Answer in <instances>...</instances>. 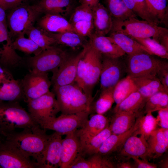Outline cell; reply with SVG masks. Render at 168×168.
Masks as SVG:
<instances>
[{
	"label": "cell",
	"instance_id": "7",
	"mask_svg": "<svg viewBox=\"0 0 168 168\" xmlns=\"http://www.w3.org/2000/svg\"><path fill=\"white\" fill-rule=\"evenodd\" d=\"M62 48L54 45L43 50L39 54L28 58L30 71L48 73L55 71L70 56Z\"/></svg>",
	"mask_w": 168,
	"mask_h": 168
},
{
	"label": "cell",
	"instance_id": "39",
	"mask_svg": "<svg viewBox=\"0 0 168 168\" xmlns=\"http://www.w3.org/2000/svg\"><path fill=\"white\" fill-rule=\"evenodd\" d=\"M168 107V92L159 91L147 99L144 107V113H152Z\"/></svg>",
	"mask_w": 168,
	"mask_h": 168
},
{
	"label": "cell",
	"instance_id": "36",
	"mask_svg": "<svg viewBox=\"0 0 168 168\" xmlns=\"http://www.w3.org/2000/svg\"><path fill=\"white\" fill-rule=\"evenodd\" d=\"M137 91L132 78L128 75L120 80L114 88L113 96L116 106L132 93Z\"/></svg>",
	"mask_w": 168,
	"mask_h": 168
},
{
	"label": "cell",
	"instance_id": "12",
	"mask_svg": "<svg viewBox=\"0 0 168 168\" xmlns=\"http://www.w3.org/2000/svg\"><path fill=\"white\" fill-rule=\"evenodd\" d=\"M21 80L24 99L26 102L36 99L49 92L52 85L48 73L30 71Z\"/></svg>",
	"mask_w": 168,
	"mask_h": 168
},
{
	"label": "cell",
	"instance_id": "54",
	"mask_svg": "<svg viewBox=\"0 0 168 168\" xmlns=\"http://www.w3.org/2000/svg\"><path fill=\"white\" fill-rule=\"evenodd\" d=\"M119 168H133V166L129 162H121L118 164L116 166Z\"/></svg>",
	"mask_w": 168,
	"mask_h": 168
},
{
	"label": "cell",
	"instance_id": "2",
	"mask_svg": "<svg viewBox=\"0 0 168 168\" xmlns=\"http://www.w3.org/2000/svg\"><path fill=\"white\" fill-rule=\"evenodd\" d=\"M102 58V55L89 43L77 65L75 82L92 101L93 88L100 79Z\"/></svg>",
	"mask_w": 168,
	"mask_h": 168
},
{
	"label": "cell",
	"instance_id": "9",
	"mask_svg": "<svg viewBox=\"0 0 168 168\" xmlns=\"http://www.w3.org/2000/svg\"><path fill=\"white\" fill-rule=\"evenodd\" d=\"M29 113L39 125L42 123L56 117L60 112L55 95L49 91L43 96L26 102Z\"/></svg>",
	"mask_w": 168,
	"mask_h": 168
},
{
	"label": "cell",
	"instance_id": "31",
	"mask_svg": "<svg viewBox=\"0 0 168 168\" xmlns=\"http://www.w3.org/2000/svg\"><path fill=\"white\" fill-rule=\"evenodd\" d=\"M112 134L109 126L97 134L88 138L80 140V155L91 156L97 153L99 147Z\"/></svg>",
	"mask_w": 168,
	"mask_h": 168
},
{
	"label": "cell",
	"instance_id": "17",
	"mask_svg": "<svg viewBox=\"0 0 168 168\" xmlns=\"http://www.w3.org/2000/svg\"><path fill=\"white\" fill-rule=\"evenodd\" d=\"M119 152L121 156L128 158L137 157L147 160L149 157L147 140L142 136L138 137L135 132L126 139Z\"/></svg>",
	"mask_w": 168,
	"mask_h": 168
},
{
	"label": "cell",
	"instance_id": "49",
	"mask_svg": "<svg viewBox=\"0 0 168 168\" xmlns=\"http://www.w3.org/2000/svg\"><path fill=\"white\" fill-rule=\"evenodd\" d=\"M14 79L7 67L0 64V83L8 82Z\"/></svg>",
	"mask_w": 168,
	"mask_h": 168
},
{
	"label": "cell",
	"instance_id": "33",
	"mask_svg": "<svg viewBox=\"0 0 168 168\" xmlns=\"http://www.w3.org/2000/svg\"><path fill=\"white\" fill-rule=\"evenodd\" d=\"M148 99L144 97L137 91L134 92L115 106L114 113L120 112H140L144 108Z\"/></svg>",
	"mask_w": 168,
	"mask_h": 168
},
{
	"label": "cell",
	"instance_id": "50",
	"mask_svg": "<svg viewBox=\"0 0 168 168\" xmlns=\"http://www.w3.org/2000/svg\"><path fill=\"white\" fill-rule=\"evenodd\" d=\"M127 7L138 16L144 20L143 15L133 0H123Z\"/></svg>",
	"mask_w": 168,
	"mask_h": 168
},
{
	"label": "cell",
	"instance_id": "37",
	"mask_svg": "<svg viewBox=\"0 0 168 168\" xmlns=\"http://www.w3.org/2000/svg\"><path fill=\"white\" fill-rule=\"evenodd\" d=\"M152 113H147L145 115L141 114L137 119L138 128L135 133L143 136L147 140L151 133L156 129L158 124L157 118Z\"/></svg>",
	"mask_w": 168,
	"mask_h": 168
},
{
	"label": "cell",
	"instance_id": "24",
	"mask_svg": "<svg viewBox=\"0 0 168 168\" xmlns=\"http://www.w3.org/2000/svg\"><path fill=\"white\" fill-rule=\"evenodd\" d=\"M138 128L137 119L134 125L129 130L123 133H112L103 142L96 153L106 156L119 151L126 139L136 130Z\"/></svg>",
	"mask_w": 168,
	"mask_h": 168
},
{
	"label": "cell",
	"instance_id": "1",
	"mask_svg": "<svg viewBox=\"0 0 168 168\" xmlns=\"http://www.w3.org/2000/svg\"><path fill=\"white\" fill-rule=\"evenodd\" d=\"M0 134L26 156L32 157L39 166L50 135L46 134L45 129L37 124L23 129L21 131L14 130Z\"/></svg>",
	"mask_w": 168,
	"mask_h": 168
},
{
	"label": "cell",
	"instance_id": "46",
	"mask_svg": "<svg viewBox=\"0 0 168 168\" xmlns=\"http://www.w3.org/2000/svg\"><path fill=\"white\" fill-rule=\"evenodd\" d=\"M156 76L165 91L168 92V64L167 63L159 71Z\"/></svg>",
	"mask_w": 168,
	"mask_h": 168
},
{
	"label": "cell",
	"instance_id": "27",
	"mask_svg": "<svg viewBox=\"0 0 168 168\" xmlns=\"http://www.w3.org/2000/svg\"><path fill=\"white\" fill-rule=\"evenodd\" d=\"M35 5L41 14H55L64 17L72 7L71 0H39Z\"/></svg>",
	"mask_w": 168,
	"mask_h": 168
},
{
	"label": "cell",
	"instance_id": "11",
	"mask_svg": "<svg viewBox=\"0 0 168 168\" xmlns=\"http://www.w3.org/2000/svg\"><path fill=\"white\" fill-rule=\"evenodd\" d=\"M89 113L82 112L72 114H61L58 117L49 119L39 124L44 129H50L66 135L82 127L88 119Z\"/></svg>",
	"mask_w": 168,
	"mask_h": 168
},
{
	"label": "cell",
	"instance_id": "19",
	"mask_svg": "<svg viewBox=\"0 0 168 168\" xmlns=\"http://www.w3.org/2000/svg\"><path fill=\"white\" fill-rule=\"evenodd\" d=\"M89 38L90 44L102 56L116 58L121 57L125 54L109 36L93 33Z\"/></svg>",
	"mask_w": 168,
	"mask_h": 168
},
{
	"label": "cell",
	"instance_id": "23",
	"mask_svg": "<svg viewBox=\"0 0 168 168\" xmlns=\"http://www.w3.org/2000/svg\"><path fill=\"white\" fill-rule=\"evenodd\" d=\"M131 78L137 91L147 99L158 92L166 91L156 75H148Z\"/></svg>",
	"mask_w": 168,
	"mask_h": 168
},
{
	"label": "cell",
	"instance_id": "44",
	"mask_svg": "<svg viewBox=\"0 0 168 168\" xmlns=\"http://www.w3.org/2000/svg\"><path fill=\"white\" fill-rule=\"evenodd\" d=\"M72 25L75 32L83 37H89L94 32L93 21H80Z\"/></svg>",
	"mask_w": 168,
	"mask_h": 168
},
{
	"label": "cell",
	"instance_id": "40",
	"mask_svg": "<svg viewBox=\"0 0 168 168\" xmlns=\"http://www.w3.org/2000/svg\"><path fill=\"white\" fill-rule=\"evenodd\" d=\"M12 44L15 50L28 54L37 55L43 50L32 40L28 38H26L25 35H21L16 38L13 40Z\"/></svg>",
	"mask_w": 168,
	"mask_h": 168
},
{
	"label": "cell",
	"instance_id": "8",
	"mask_svg": "<svg viewBox=\"0 0 168 168\" xmlns=\"http://www.w3.org/2000/svg\"><path fill=\"white\" fill-rule=\"evenodd\" d=\"M39 168L35 161L23 153L0 133V168Z\"/></svg>",
	"mask_w": 168,
	"mask_h": 168
},
{
	"label": "cell",
	"instance_id": "25",
	"mask_svg": "<svg viewBox=\"0 0 168 168\" xmlns=\"http://www.w3.org/2000/svg\"><path fill=\"white\" fill-rule=\"evenodd\" d=\"M110 33L109 36L113 41L128 55L142 53L152 55L145 47L129 36L115 32H111Z\"/></svg>",
	"mask_w": 168,
	"mask_h": 168
},
{
	"label": "cell",
	"instance_id": "48",
	"mask_svg": "<svg viewBox=\"0 0 168 168\" xmlns=\"http://www.w3.org/2000/svg\"><path fill=\"white\" fill-rule=\"evenodd\" d=\"M28 0H0V5L6 11L10 10L23 3Z\"/></svg>",
	"mask_w": 168,
	"mask_h": 168
},
{
	"label": "cell",
	"instance_id": "28",
	"mask_svg": "<svg viewBox=\"0 0 168 168\" xmlns=\"http://www.w3.org/2000/svg\"><path fill=\"white\" fill-rule=\"evenodd\" d=\"M44 31L55 39L57 44L62 45L73 49L80 48H83L89 43V41L86 39V37L82 36L74 31H68L55 33Z\"/></svg>",
	"mask_w": 168,
	"mask_h": 168
},
{
	"label": "cell",
	"instance_id": "52",
	"mask_svg": "<svg viewBox=\"0 0 168 168\" xmlns=\"http://www.w3.org/2000/svg\"><path fill=\"white\" fill-rule=\"evenodd\" d=\"M80 4L86 5L91 9L100 2V0H79Z\"/></svg>",
	"mask_w": 168,
	"mask_h": 168
},
{
	"label": "cell",
	"instance_id": "35",
	"mask_svg": "<svg viewBox=\"0 0 168 168\" xmlns=\"http://www.w3.org/2000/svg\"><path fill=\"white\" fill-rule=\"evenodd\" d=\"M113 20H124L137 16L126 6L123 0H104Z\"/></svg>",
	"mask_w": 168,
	"mask_h": 168
},
{
	"label": "cell",
	"instance_id": "51",
	"mask_svg": "<svg viewBox=\"0 0 168 168\" xmlns=\"http://www.w3.org/2000/svg\"><path fill=\"white\" fill-rule=\"evenodd\" d=\"M132 158L135 162L136 166L138 168H156V165L152 163L149 162L147 160L140 159L137 157H132Z\"/></svg>",
	"mask_w": 168,
	"mask_h": 168
},
{
	"label": "cell",
	"instance_id": "4",
	"mask_svg": "<svg viewBox=\"0 0 168 168\" xmlns=\"http://www.w3.org/2000/svg\"><path fill=\"white\" fill-rule=\"evenodd\" d=\"M111 32H119L130 37L152 38L160 43L165 36L168 35L166 27L131 17L124 20L113 19Z\"/></svg>",
	"mask_w": 168,
	"mask_h": 168
},
{
	"label": "cell",
	"instance_id": "34",
	"mask_svg": "<svg viewBox=\"0 0 168 168\" xmlns=\"http://www.w3.org/2000/svg\"><path fill=\"white\" fill-rule=\"evenodd\" d=\"M149 12L152 18L158 24L168 25L167 0H146Z\"/></svg>",
	"mask_w": 168,
	"mask_h": 168
},
{
	"label": "cell",
	"instance_id": "22",
	"mask_svg": "<svg viewBox=\"0 0 168 168\" xmlns=\"http://www.w3.org/2000/svg\"><path fill=\"white\" fill-rule=\"evenodd\" d=\"M109 125L107 118L103 114H96L88 119L76 133L80 140L84 139L97 134Z\"/></svg>",
	"mask_w": 168,
	"mask_h": 168
},
{
	"label": "cell",
	"instance_id": "29",
	"mask_svg": "<svg viewBox=\"0 0 168 168\" xmlns=\"http://www.w3.org/2000/svg\"><path fill=\"white\" fill-rule=\"evenodd\" d=\"M115 166L105 156L96 153L87 159L79 155L69 168H113Z\"/></svg>",
	"mask_w": 168,
	"mask_h": 168
},
{
	"label": "cell",
	"instance_id": "14",
	"mask_svg": "<svg viewBox=\"0 0 168 168\" xmlns=\"http://www.w3.org/2000/svg\"><path fill=\"white\" fill-rule=\"evenodd\" d=\"M88 44L78 53L70 55L58 69L53 72L51 81L53 87L65 86L75 82L78 62L86 52Z\"/></svg>",
	"mask_w": 168,
	"mask_h": 168
},
{
	"label": "cell",
	"instance_id": "55",
	"mask_svg": "<svg viewBox=\"0 0 168 168\" xmlns=\"http://www.w3.org/2000/svg\"><path fill=\"white\" fill-rule=\"evenodd\" d=\"M168 157H166L160 162L159 166L161 168H168Z\"/></svg>",
	"mask_w": 168,
	"mask_h": 168
},
{
	"label": "cell",
	"instance_id": "3",
	"mask_svg": "<svg viewBox=\"0 0 168 168\" xmlns=\"http://www.w3.org/2000/svg\"><path fill=\"white\" fill-rule=\"evenodd\" d=\"M62 114L82 112L90 113L92 101L75 82L67 85L53 87Z\"/></svg>",
	"mask_w": 168,
	"mask_h": 168
},
{
	"label": "cell",
	"instance_id": "20",
	"mask_svg": "<svg viewBox=\"0 0 168 168\" xmlns=\"http://www.w3.org/2000/svg\"><path fill=\"white\" fill-rule=\"evenodd\" d=\"M37 25L38 27L48 33H55L74 31L69 21L64 16L57 14H44L38 21Z\"/></svg>",
	"mask_w": 168,
	"mask_h": 168
},
{
	"label": "cell",
	"instance_id": "32",
	"mask_svg": "<svg viewBox=\"0 0 168 168\" xmlns=\"http://www.w3.org/2000/svg\"><path fill=\"white\" fill-rule=\"evenodd\" d=\"M24 99L21 80L14 79L0 83V102H18Z\"/></svg>",
	"mask_w": 168,
	"mask_h": 168
},
{
	"label": "cell",
	"instance_id": "53",
	"mask_svg": "<svg viewBox=\"0 0 168 168\" xmlns=\"http://www.w3.org/2000/svg\"><path fill=\"white\" fill-rule=\"evenodd\" d=\"M6 11L0 5V22L7 24Z\"/></svg>",
	"mask_w": 168,
	"mask_h": 168
},
{
	"label": "cell",
	"instance_id": "15",
	"mask_svg": "<svg viewBox=\"0 0 168 168\" xmlns=\"http://www.w3.org/2000/svg\"><path fill=\"white\" fill-rule=\"evenodd\" d=\"M7 25L0 22V64L7 67L20 64L22 59L13 46Z\"/></svg>",
	"mask_w": 168,
	"mask_h": 168
},
{
	"label": "cell",
	"instance_id": "38",
	"mask_svg": "<svg viewBox=\"0 0 168 168\" xmlns=\"http://www.w3.org/2000/svg\"><path fill=\"white\" fill-rule=\"evenodd\" d=\"M26 35L43 50L52 46L57 45L55 39L38 26H33L28 31Z\"/></svg>",
	"mask_w": 168,
	"mask_h": 168
},
{
	"label": "cell",
	"instance_id": "26",
	"mask_svg": "<svg viewBox=\"0 0 168 168\" xmlns=\"http://www.w3.org/2000/svg\"><path fill=\"white\" fill-rule=\"evenodd\" d=\"M140 112H120L115 113L114 117L109 126L112 132L120 134L130 129L135 124Z\"/></svg>",
	"mask_w": 168,
	"mask_h": 168
},
{
	"label": "cell",
	"instance_id": "43",
	"mask_svg": "<svg viewBox=\"0 0 168 168\" xmlns=\"http://www.w3.org/2000/svg\"><path fill=\"white\" fill-rule=\"evenodd\" d=\"M83 20L93 21L92 11V9L89 7L80 4L75 8L68 21L72 25Z\"/></svg>",
	"mask_w": 168,
	"mask_h": 168
},
{
	"label": "cell",
	"instance_id": "5",
	"mask_svg": "<svg viewBox=\"0 0 168 168\" xmlns=\"http://www.w3.org/2000/svg\"><path fill=\"white\" fill-rule=\"evenodd\" d=\"M38 124L18 102H0V133Z\"/></svg>",
	"mask_w": 168,
	"mask_h": 168
},
{
	"label": "cell",
	"instance_id": "21",
	"mask_svg": "<svg viewBox=\"0 0 168 168\" xmlns=\"http://www.w3.org/2000/svg\"><path fill=\"white\" fill-rule=\"evenodd\" d=\"M94 33L105 36L111 31L113 26V19L106 7L99 3L92 8Z\"/></svg>",
	"mask_w": 168,
	"mask_h": 168
},
{
	"label": "cell",
	"instance_id": "47",
	"mask_svg": "<svg viewBox=\"0 0 168 168\" xmlns=\"http://www.w3.org/2000/svg\"><path fill=\"white\" fill-rule=\"evenodd\" d=\"M158 111V124L162 128H168V107Z\"/></svg>",
	"mask_w": 168,
	"mask_h": 168
},
{
	"label": "cell",
	"instance_id": "42",
	"mask_svg": "<svg viewBox=\"0 0 168 168\" xmlns=\"http://www.w3.org/2000/svg\"><path fill=\"white\" fill-rule=\"evenodd\" d=\"M114 88L101 91L100 96L95 103V110L97 114H103L112 107L114 102L113 96Z\"/></svg>",
	"mask_w": 168,
	"mask_h": 168
},
{
	"label": "cell",
	"instance_id": "30",
	"mask_svg": "<svg viewBox=\"0 0 168 168\" xmlns=\"http://www.w3.org/2000/svg\"><path fill=\"white\" fill-rule=\"evenodd\" d=\"M147 142L149 157L155 159L161 156L168 149V138L164 135L163 128L156 129L149 136Z\"/></svg>",
	"mask_w": 168,
	"mask_h": 168
},
{
	"label": "cell",
	"instance_id": "45",
	"mask_svg": "<svg viewBox=\"0 0 168 168\" xmlns=\"http://www.w3.org/2000/svg\"><path fill=\"white\" fill-rule=\"evenodd\" d=\"M142 12L144 20L152 24L158 25L150 15L148 10L146 0H133Z\"/></svg>",
	"mask_w": 168,
	"mask_h": 168
},
{
	"label": "cell",
	"instance_id": "18",
	"mask_svg": "<svg viewBox=\"0 0 168 168\" xmlns=\"http://www.w3.org/2000/svg\"><path fill=\"white\" fill-rule=\"evenodd\" d=\"M76 131L66 135L62 140L60 168H69L80 154V142Z\"/></svg>",
	"mask_w": 168,
	"mask_h": 168
},
{
	"label": "cell",
	"instance_id": "13",
	"mask_svg": "<svg viewBox=\"0 0 168 168\" xmlns=\"http://www.w3.org/2000/svg\"><path fill=\"white\" fill-rule=\"evenodd\" d=\"M120 58L102 56L99 79L101 91L114 87L121 79L124 71H126V67Z\"/></svg>",
	"mask_w": 168,
	"mask_h": 168
},
{
	"label": "cell",
	"instance_id": "10",
	"mask_svg": "<svg viewBox=\"0 0 168 168\" xmlns=\"http://www.w3.org/2000/svg\"><path fill=\"white\" fill-rule=\"evenodd\" d=\"M147 53L128 55L126 71L131 77L148 75H156L167 63Z\"/></svg>",
	"mask_w": 168,
	"mask_h": 168
},
{
	"label": "cell",
	"instance_id": "16",
	"mask_svg": "<svg viewBox=\"0 0 168 168\" xmlns=\"http://www.w3.org/2000/svg\"><path fill=\"white\" fill-rule=\"evenodd\" d=\"M61 134L56 132L50 135L39 164V168L59 167L62 141Z\"/></svg>",
	"mask_w": 168,
	"mask_h": 168
},
{
	"label": "cell",
	"instance_id": "41",
	"mask_svg": "<svg viewBox=\"0 0 168 168\" xmlns=\"http://www.w3.org/2000/svg\"><path fill=\"white\" fill-rule=\"evenodd\" d=\"M129 37L145 47L152 55L168 59V50L156 40L151 38Z\"/></svg>",
	"mask_w": 168,
	"mask_h": 168
},
{
	"label": "cell",
	"instance_id": "6",
	"mask_svg": "<svg viewBox=\"0 0 168 168\" xmlns=\"http://www.w3.org/2000/svg\"><path fill=\"white\" fill-rule=\"evenodd\" d=\"M9 11L6 23L13 41L19 36L25 35L41 14L35 4H23Z\"/></svg>",
	"mask_w": 168,
	"mask_h": 168
}]
</instances>
